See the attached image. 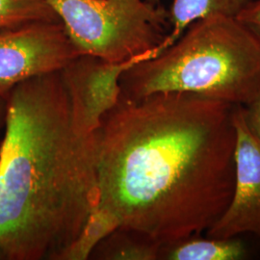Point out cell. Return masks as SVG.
<instances>
[{
  "instance_id": "3",
  "label": "cell",
  "mask_w": 260,
  "mask_h": 260,
  "mask_svg": "<svg viewBox=\"0 0 260 260\" xmlns=\"http://www.w3.org/2000/svg\"><path fill=\"white\" fill-rule=\"evenodd\" d=\"M120 86L133 101L181 92L246 106L260 94V42L233 18L199 19L158 55L131 66Z\"/></svg>"
},
{
  "instance_id": "4",
  "label": "cell",
  "mask_w": 260,
  "mask_h": 260,
  "mask_svg": "<svg viewBox=\"0 0 260 260\" xmlns=\"http://www.w3.org/2000/svg\"><path fill=\"white\" fill-rule=\"evenodd\" d=\"M82 54L110 63L158 55L169 11L148 0H45Z\"/></svg>"
},
{
  "instance_id": "8",
  "label": "cell",
  "mask_w": 260,
  "mask_h": 260,
  "mask_svg": "<svg viewBox=\"0 0 260 260\" xmlns=\"http://www.w3.org/2000/svg\"><path fill=\"white\" fill-rule=\"evenodd\" d=\"M252 0H174L169 11L171 30L164 40L161 51L172 46L186 28L196 20L211 16L235 19Z\"/></svg>"
},
{
  "instance_id": "5",
  "label": "cell",
  "mask_w": 260,
  "mask_h": 260,
  "mask_svg": "<svg viewBox=\"0 0 260 260\" xmlns=\"http://www.w3.org/2000/svg\"><path fill=\"white\" fill-rule=\"evenodd\" d=\"M81 54L62 22L39 21L0 31V98L33 77L62 72Z\"/></svg>"
},
{
  "instance_id": "7",
  "label": "cell",
  "mask_w": 260,
  "mask_h": 260,
  "mask_svg": "<svg viewBox=\"0 0 260 260\" xmlns=\"http://www.w3.org/2000/svg\"><path fill=\"white\" fill-rule=\"evenodd\" d=\"M147 60L138 57L121 63H110L94 56L81 54L61 72L75 124L94 134L103 118L121 96L120 78L131 66Z\"/></svg>"
},
{
  "instance_id": "14",
  "label": "cell",
  "mask_w": 260,
  "mask_h": 260,
  "mask_svg": "<svg viewBox=\"0 0 260 260\" xmlns=\"http://www.w3.org/2000/svg\"><path fill=\"white\" fill-rule=\"evenodd\" d=\"M244 115L248 127L260 141V94L251 103L244 106Z\"/></svg>"
},
{
  "instance_id": "6",
  "label": "cell",
  "mask_w": 260,
  "mask_h": 260,
  "mask_svg": "<svg viewBox=\"0 0 260 260\" xmlns=\"http://www.w3.org/2000/svg\"><path fill=\"white\" fill-rule=\"evenodd\" d=\"M233 123L236 143L233 197L222 216L205 233L212 238L250 233L260 240V141L248 127L243 105L234 106Z\"/></svg>"
},
{
  "instance_id": "11",
  "label": "cell",
  "mask_w": 260,
  "mask_h": 260,
  "mask_svg": "<svg viewBox=\"0 0 260 260\" xmlns=\"http://www.w3.org/2000/svg\"><path fill=\"white\" fill-rule=\"evenodd\" d=\"M119 228V223L110 214L98 206L94 208L85 225L59 260H86L91 258L95 247Z\"/></svg>"
},
{
  "instance_id": "1",
  "label": "cell",
  "mask_w": 260,
  "mask_h": 260,
  "mask_svg": "<svg viewBox=\"0 0 260 260\" xmlns=\"http://www.w3.org/2000/svg\"><path fill=\"white\" fill-rule=\"evenodd\" d=\"M234 106L181 92L121 95L94 133L96 206L162 246L205 233L233 197Z\"/></svg>"
},
{
  "instance_id": "2",
  "label": "cell",
  "mask_w": 260,
  "mask_h": 260,
  "mask_svg": "<svg viewBox=\"0 0 260 260\" xmlns=\"http://www.w3.org/2000/svg\"><path fill=\"white\" fill-rule=\"evenodd\" d=\"M99 203L94 134L75 124L61 72L5 96L0 260H59Z\"/></svg>"
},
{
  "instance_id": "13",
  "label": "cell",
  "mask_w": 260,
  "mask_h": 260,
  "mask_svg": "<svg viewBox=\"0 0 260 260\" xmlns=\"http://www.w3.org/2000/svg\"><path fill=\"white\" fill-rule=\"evenodd\" d=\"M235 19L260 42V0H252Z\"/></svg>"
},
{
  "instance_id": "12",
  "label": "cell",
  "mask_w": 260,
  "mask_h": 260,
  "mask_svg": "<svg viewBox=\"0 0 260 260\" xmlns=\"http://www.w3.org/2000/svg\"><path fill=\"white\" fill-rule=\"evenodd\" d=\"M39 21L61 22L45 0H0V31Z\"/></svg>"
},
{
  "instance_id": "16",
  "label": "cell",
  "mask_w": 260,
  "mask_h": 260,
  "mask_svg": "<svg viewBox=\"0 0 260 260\" xmlns=\"http://www.w3.org/2000/svg\"><path fill=\"white\" fill-rule=\"evenodd\" d=\"M148 1L153 3V4H160V0H148Z\"/></svg>"
},
{
  "instance_id": "9",
  "label": "cell",
  "mask_w": 260,
  "mask_h": 260,
  "mask_svg": "<svg viewBox=\"0 0 260 260\" xmlns=\"http://www.w3.org/2000/svg\"><path fill=\"white\" fill-rule=\"evenodd\" d=\"M247 255L244 243L237 237L203 238L192 236L180 241L163 245L160 259L240 260Z\"/></svg>"
},
{
  "instance_id": "10",
  "label": "cell",
  "mask_w": 260,
  "mask_h": 260,
  "mask_svg": "<svg viewBox=\"0 0 260 260\" xmlns=\"http://www.w3.org/2000/svg\"><path fill=\"white\" fill-rule=\"evenodd\" d=\"M162 245L141 233L118 228L106 236L91 258L102 260L160 259Z\"/></svg>"
},
{
  "instance_id": "15",
  "label": "cell",
  "mask_w": 260,
  "mask_h": 260,
  "mask_svg": "<svg viewBox=\"0 0 260 260\" xmlns=\"http://www.w3.org/2000/svg\"><path fill=\"white\" fill-rule=\"evenodd\" d=\"M5 122V98H0V142L3 134Z\"/></svg>"
}]
</instances>
